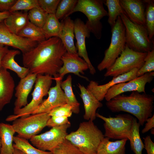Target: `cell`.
I'll return each instance as SVG.
<instances>
[{"label":"cell","instance_id":"cell-1","mask_svg":"<svg viewBox=\"0 0 154 154\" xmlns=\"http://www.w3.org/2000/svg\"><path fill=\"white\" fill-rule=\"evenodd\" d=\"M66 52L60 38L52 37L38 43L29 51L23 54L24 67L29 73L54 77L63 65L62 56Z\"/></svg>","mask_w":154,"mask_h":154},{"label":"cell","instance_id":"cell-2","mask_svg":"<svg viewBox=\"0 0 154 154\" xmlns=\"http://www.w3.org/2000/svg\"><path fill=\"white\" fill-rule=\"evenodd\" d=\"M154 96L146 93L133 91L129 96L117 95L107 101L106 105L112 112H127L135 116L140 125L153 116Z\"/></svg>","mask_w":154,"mask_h":154},{"label":"cell","instance_id":"cell-3","mask_svg":"<svg viewBox=\"0 0 154 154\" xmlns=\"http://www.w3.org/2000/svg\"><path fill=\"white\" fill-rule=\"evenodd\" d=\"M93 121L80 123L77 129L67 134L66 139L83 154H97L98 146L104 137Z\"/></svg>","mask_w":154,"mask_h":154},{"label":"cell","instance_id":"cell-4","mask_svg":"<svg viewBox=\"0 0 154 154\" xmlns=\"http://www.w3.org/2000/svg\"><path fill=\"white\" fill-rule=\"evenodd\" d=\"M104 1L101 0H78L71 13L80 12L84 14L88 20L85 24L90 33L98 39L102 37V25L101 20L108 16L103 4Z\"/></svg>","mask_w":154,"mask_h":154},{"label":"cell","instance_id":"cell-5","mask_svg":"<svg viewBox=\"0 0 154 154\" xmlns=\"http://www.w3.org/2000/svg\"><path fill=\"white\" fill-rule=\"evenodd\" d=\"M120 16L125 27L126 44L128 48L143 53H147L154 49L145 26L133 23L124 14Z\"/></svg>","mask_w":154,"mask_h":154},{"label":"cell","instance_id":"cell-6","mask_svg":"<svg viewBox=\"0 0 154 154\" xmlns=\"http://www.w3.org/2000/svg\"><path fill=\"white\" fill-rule=\"evenodd\" d=\"M54 79V78L49 75H37L35 88L31 94L32 99L31 102L14 113V114L8 116L6 121H13L18 118L31 115L42 102L43 97L48 95L52 80Z\"/></svg>","mask_w":154,"mask_h":154},{"label":"cell","instance_id":"cell-7","mask_svg":"<svg viewBox=\"0 0 154 154\" xmlns=\"http://www.w3.org/2000/svg\"><path fill=\"white\" fill-rule=\"evenodd\" d=\"M111 33L110 45L105 51L103 59L97 66V69L100 71L110 67L126 46L125 29L120 16L111 28Z\"/></svg>","mask_w":154,"mask_h":154},{"label":"cell","instance_id":"cell-8","mask_svg":"<svg viewBox=\"0 0 154 154\" xmlns=\"http://www.w3.org/2000/svg\"><path fill=\"white\" fill-rule=\"evenodd\" d=\"M96 116L104 121L105 137L114 139H129L133 117L129 114H119L114 117H106L98 113H96Z\"/></svg>","mask_w":154,"mask_h":154},{"label":"cell","instance_id":"cell-9","mask_svg":"<svg viewBox=\"0 0 154 154\" xmlns=\"http://www.w3.org/2000/svg\"><path fill=\"white\" fill-rule=\"evenodd\" d=\"M147 54L134 51L126 45L114 63L106 69L104 76L115 77L134 68L139 69L144 64Z\"/></svg>","mask_w":154,"mask_h":154},{"label":"cell","instance_id":"cell-10","mask_svg":"<svg viewBox=\"0 0 154 154\" xmlns=\"http://www.w3.org/2000/svg\"><path fill=\"white\" fill-rule=\"evenodd\" d=\"M50 117L48 114L45 113L32 114L15 119L12 125L18 136L30 139L46 126Z\"/></svg>","mask_w":154,"mask_h":154},{"label":"cell","instance_id":"cell-11","mask_svg":"<svg viewBox=\"0 0 154 154\" xmlns=\"http://www.w3.org/2000/svg\"><path fill=\"white\" fill-rule=\"evenodd\" d=\"M71 123L52 127L49 130L31 138V143L41 150L52 152L66 139L67 129Z\"/></svg>","mask_w":154,"mask_h":154},{"label":"cell","instance_id":"cell-12","mask_svg":"<svg viewBox=\"0 0 154 154\" xmlns=\"http://www.w3.org/2000/svg\"><path fill=\"white\" fill-rule=\"evenodd\" d=\"M154 76V72H152L137 77L127 82L116 84L109 89L104 98L108 101L115 96L127 92L137 91L140 93H145V85L153 80Z\"/></svg>","mask_w":154,"mask_h":154},{"label":"cell","instance_id":"cell-13","mask_svg":"<svg viewBox=\"0 0 154 154\" xmlns=\"http://www.w3.org/2000/svg\"><path fill=\"white\" fill-rule=\"evenodd\" d=\"M54 78L56 85L50 88L48 98L43 100L31 114L43 113L48 114L55 108L66 104L64 92L60 86L62 79L58 74L54 77Z\"/></svg>","mask_w":154,"mask_h":154},{"label":"cell","instance_id":"cell-14","mask_svg":"<svg viewBox=\"0 0 154 154\" xmlns=\"http://www.w3.org/2000/svg\"><path fill=\"white\" fill-rule=\"evenodd\" d=\"M0 44L18 49L23 54L35 47L38 42L12 33L3 21L0 22Z\"/></svg>","mask_w":154,"mask_h":154},{"label":"cell","instance_id":"cell-15","mask_svg":"<svg viewBox=\"0 0 154 154\" xmlns=\"http://www.w3.org/2000/svg\"><path fill=\"white\" fill-rule=\"evenodd\" d=\"M61 60L63 65L58 72L59 77L62 79L67 74L71 73L88 80L86 77L81 75L84 74V71L88 69L87 63L81 58L78 53L72 54L67 52L62 56Z\"/></svg>","mask_w":154,"mask_h":154},{"label":"cell","instance_id":"cell-16","mask_svg":"<svg viewBox=\"0 0 154 154\" xmlns=\"http://www.w3.org/2000/svg\"><path fill=\"white\" fill-rule=\"evenodd\" d=\"M139 70L137 68L116 77H113L112 80L108 83L99 85L96 82L91 80L86 88L99 101H102L108 90L113 86L118 84L125 82L133 79L137 77V72Z\"/></svg>","mask_w":154,"mask_h":154},{"label":"cell","instance_id":"cell-17","mask_svg":"<svg viewBox=\"0 0 154 154\" xmlns=\"http://www.w3.org/2000/svg\"><path fill=\"white\" fill-rule=\"evenodd\" d=\"M74 35L76 40V48L77 53L87 63L90 74L94 75L96 71L88 57L85 43L86 38L90 37V32L85 24L80 19H76L74 21Z\"/></svg>","mask_w":154,"mask_h":154},{"label":"cell","instance_id":"cell-18","mask_svg":"<svg viewBox=\"0 0 154 154\" xmlns=\"http://www.w3.org/2000/svg\"><path fill=\"white\" fill-rule=\"evenodd\" d=\"M125 14L134 23L145 26L144 0H119Z\"/></svg>","mask_w":154,"mask_h":154},{"label":"cell","instance_id":"cell-19","mask_svg":"<svg viewBox=\"0 0 154 154\" xmlns=\"http://www.w3.org/2000/svg\"><path fill=\"white\" fill-rule=\"evenodd\" d=\"M37 75L29 73L25 77L21 79L15 88L14 113L24 107L28 104L27 98L35 83Z\"/></svg>","mask_w":154,"mask_h":154},{"label":"cell","instance_id":"cell-20","mask_svg":"<svg viewBox=\"0 0 154 154\" xmlns=\"http://www.w3.org/2000/svg\"><path fill=\"white\" fill-rule=\"evenodd\" d=\"M15 87L13 77L7 70L1 67L0 70V111L10 102Z\"/></svg>","mask_w":154,"mask_h":154},{"label":"cell","instance_id":"cell-21","mask_svg":"<svg viewBox=\"0 0 154 154\" xmlns=\"http://www.w3.org/2000/svg\"><path fill=\"white\" fill-rule=\"evenodd\" d=\"M77 86L80 91V96L84 105L85 114L84 118L88 121H93L96 117L97 110L102 107L103 104L83 85L79 83Z\"/></svg>","mask_w":154,"mask_h":154},{"label":"cell","instance_id":"cell-22","mask_svg":"<svg viewBox=\"0 0 154 154\" xmlns=\"http://www.w3.org/2000/svg\"><path fill=\"white\" fill-rule=\"evenodd\" d=\"M62 30L60 38L68 52L76 54L77 51L75 46L74 21L69 16L62 20Z\"/></svg>","mask_w":154,"mask_h":154},{"label":"cell","instance_id":"cell-23","mask_svg":"<svg viewBox=\"0 0 154 154\" xmlns=\"http://www.w3.org/2000/svg\"><path fill=\"white\" fill-rule=\"evenodd\" d=\"M20 53V51L17 50H9L3 58L1 66L5 69L13 71L21 79L29 74V70L27 68L19 65L15 60V57Z\"/></svg>","mask_w":154,"mask_h":154},{"label":"cell","instance_id":"cell-24","mask_svg":"<svg viewBox=\"0 0 154 154\" xmlns=\"http://www.w3.org/2000/svg\"><path fill=\"white\" fill-rule=\"evenodd\" d=\"M15 133L12 125L0 123V154H13V142Z\"/></svg>","mask_w":154,"mask_h":154},{"label":"cell","instance_id":"cell-25","mask_svg":"<svg viewBox=\"0 0 154 154\" xmlns=\"http://www.w3.org/2000/svg\"><path fill=\"white\" fill-rule=\"evenodd\" d=\"M104 137L100 143L97 154H125V145L128 139H124L112 141Z\"/></svg>","mask_w":154,"mask_h":154},{"label":"cell","instance_id":"cell-26","mask_svg":"<svg viewBox=\"0 0 154 154\" xmlns=\"http://www.w3.org/2000/svg\"><path fill=\"white\" fill-rule=\"evenodd\" d=\"M29 22L27 13L18 11L10 12L8 17L3 21L8 29L17 35Z\"/></svg>","mask_w":154,"mask_h":154},{"label":"cell","instance_id":"cell-27","mask_svg":"<svg viewBox=\"0 0 154 154\" xmlns=\"http://www.w3.org/2000/svg\"><path fill=\"white\" fill-rule=\"evenodd\" d=\"M72 80L71 76L69 75L65 80L61 81L60 86L64 91L66 104L71 106L72 113L77 114L80 112V104L76 99L73 92Z\"/></svg>","mask_w":154,"mask_h":154},{"label":"cell","instance_id":"cell-28","mask_svg":"<svg viewBox=\"0 0 154 154\" xmlns=\"http://www.w3.org/2000/svg\"><path fill=\"white\" fill-rule=\"evenodd\" d=\"M62 24L55 14L48 15L46 21L42 29L46 39L52 37L59 38L62 30Z\"/></svg>","mask_w":154,"mask_h":154},{"label":"cell","instance_id":"cell-29","mask_svg":"<svg viewBox=\"0 0 154 154\" xmlns=\"http://www.w3.org/2000/svg\"><path fill=\"white\" fill-rule=\"evenodd\" d=\"M18 35L38 43L46 40L42 28L29 21Z\"/></svg>","mask_w":154,"mask_h":154},{"label":"cell","instance_id":"cell-30","mask_svg":"<svg viewBox=\"0 0 154 154\" xmlns=\"http://www.w3.org/2000/svg\"><path fill=\"white\" fill-rule=\"evenodd\" d=\"M140 126L136 118H134L129 140L131 149L135 154H142V150L144 148V145L141 139L139 133Z\"/></svg>","mask_w":154,"mask_h":154},{"label":"cell","instance_id":"cell-31","mask_svg":"<svg viewBox=\"0 0 154 154\" xmlns=\"http://www.w3.org/2000/svg\"><path fill=\"white\" fill-rule=\"evenodd\" d=\"M13 147L20 149L26 154H53L52 152L46 151L36 148L32 145L27 139L17 135L13 137Z\"/></svg>","mask_w":154,"mask_h":154},{"label":"cell","instance_id":"cell-32","mask_svg":"<svg viewBox=\"0 0 154 154\" xmlns=\"http://www.w3.org/2000/svg\"><path fill=\"white\" fill-rule=\"evenodd\" d=\"M104 4L107 7L108 16V22L112 28L114 26L117 17L124 12L119 0H106Z\"/></svg>","mask_w":154,"mask_h":154},{"label":"cell","instance_id":"cell-33","mask_svg":"<svg viewBox=\"0 0 154 154\" xmlns=\"http://www.w3.org/2000/svg\"><path fill=\"white\" fill-rule=\"evenodd\" d=\"M144 1L146 4L145 26L149 38L151 40L154 35V1L151 0H145Z\"/></svg>","mask_w":154,"mask_h":154},{"label":"cell","instance_id":"cell-34","mask_svg":"<svg viewBox=\"0 0 154 154\" xmlns=\"http://www.w3.org/2000/svg\"><path fill=\"white\" fill-rule=\"evenodd\" d=\"M77 0H60L55 13L58 20H62L69 16L76 5Z\"/></svg>","mask_w":154,"mask_h":154},{"label":"cell","instance_id":"cell-35","mask_svg":"<svg viewBox=\"0 0 154 154\" xmlns=\"http://www.w3.org/2000/svg\"><path fill=\"white\" fill-rule=\"evenodd\" d=\"M48 15L40 7L34 8L29 10L28 13L29 21L41 28L46 21Z\"/></svg>","mask_w":154,"mask_h":154},{"label":"cell","instance_id":"cell-36","mask_svg":"<svg viewBox=\"0 0 154 154\" xmlns=\"http://www.w3.org/2000/svg\"><path fill=\"white\" fill-rule=\"evenodd\" d=\"M52 152L53 154H83L66 139L56 147Z\"/></svg>","mask_w":154,"mask_h":154},{"label":"cell","instance_id":"cell-37","mask_svg":"<svg viewBox=\"0 0 154 154\" xmlns=\"http://www.w3.org/2000/svg\"><path fill=\"white\" fill-rule=\"evenodd\" d=\"M39 7L38 0H17L9 11L11 12L19 10H30Z\"/></svg>","mask_w":154,"mask_h":154},{"label":"cell","instance_id":"cell-38","mask_svg":"<svg viewBox=\"0 0 154 154\" xmlns=\"http://www.w3.org/2000/svg\"><path fill=\"white\" fill-rule=\"evenodd\" d=\"M154 71V49L148 52L145 58L143 65L139 69L137 74V77Z\"/></svg>","mask_w":154,"mask_h":154},{"label":"cell","instance_id":"cell-39","mask_svg":"<svg viewBox=\"0 0 154 154\" xmlns=\"http://www.w3.org/2000/svg\"><path fill=\"white\" fill-rule=\"evenodd\" d=\"M60 0H38L40 7L46 14H55Z\"/></svg>","mask_w":154,"mask_h":154},{"label":"cell","instance_id":"cell-40","mask_svg":"<svg viewBox=\"0 0 154 154\" xmlns=\"http://www.w3.org/2000/svg\"><path fill=\"white\" fill-rule=\"evenodd\" d=\"M72 113L71 106L66 104L53 109L48 114L50 117H68L71 116Z\"/></svg>","mask_w":154,"mask_h":154},{"label":"cell","instance_id":"cell-41","mask_svg":"<svg viewBox=\"0 0 154 154\" xmlns=\"http://www.w3.org/2000/svg\"><path fill=\"white\" fill-rule=\"evenodd\" d=\"M70 123L67 117L51 116L48 121L46 126L52 127Z\"/></svg>","mask_w":154,"mask_h":154},{"label":"cell","instance_id":"cell-42","mask_svg":"<svg viewBox=\"0 0 154 154\" xmlns=\"http://www.w3.org/2000/svg\"><path fill=\"white\" fill-rule=\"evenodd\" d=\"M144 148L147 154H154V143L150 135H148L143 138Z\"/></svg>","mask_w":154,"mask_h":154},{"label":"cell","instance_id":"cell-43","mask_svg":"<svg viewBox=\"0 0 154 154\" xmlns=\"http://www.w3.org/2000/svg\"><path fill=\"white\" fill-rule=\"evenodd\" d=\"M17 0H0V12L9 11Z\"/></svg>","mask_w":154,"mask_h":154},{"label":"cell","instance_id":"cell-44","mask_svg":"<svg viewBox=\"0 0 154 154\" xmlns=\"http://www.w3.org/2000/svg\"><path fill=\"white\" fill-rule=\"evenodd\" d=\"M144 128L142 129L141 132L145 133L154 127V114L151 117L148 118L146 120Z\"/></svg>","mask_w":154,"mask_h":154},{"label":"cell","instance_id":"cell-45","mask_svg":"<svg viewBox=\"0 0 154 154\" xmlns=\"http://www.w3.org/2000/svg\"><path fill=\"white\" fill-rule=\"evenodd\" d=\"M9 50L8 46L0 44V70L1 68V63L3 58Z\"/></svg>","mask_w":154,"mask_h":154},{"label":"cell","instance_id":"cell-46","mask_svg":"<svg viewBox=\"0 0 154 154\" xmlns=\"http://www.w3.org/2000/svg\"><path fill=\"white\" fill-rule=\"evenodd\" d=\"M10 14L9 11L0 12V22L3 21L8 17Z\"/></svg>","mask_w":154,"mask_h":154},{"label":"cell","instance_id":"cell-47","mask_svg":"<svg viewBox=\"0 0 154 154\" xmlns=\"http://www.w3.org/2000/svg\"><path fill=\"white\" fill-rule=\"evenodd\" d=\"M13 154H26L24 152L18 149L14 148Z\"/></svg>","mask_w":154,"mask_h":154},{"label":"cell","instance_id":"cell-48","mask_svg":"<svg viewBox=\"0 0 154 154\" xmlns=\"http://www.w3.org/2000/svg\"><path fill=\"white\" fill-rule=\"evenodd\" d=\"M1 147V138H0V149Z\"/></svg>","mask_w":154,"mask_h":154}]
</instances>
